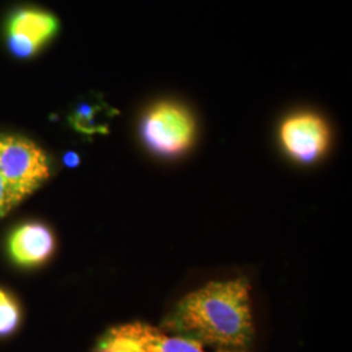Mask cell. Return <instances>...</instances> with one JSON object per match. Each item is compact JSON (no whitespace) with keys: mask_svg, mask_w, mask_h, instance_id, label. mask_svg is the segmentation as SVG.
<instances>
[{"mask_svg":"<svg viewBox=\"0 0 352 352\" xmlns=\"http://www.w3.org/2000/svg\"><path fill=\"white\" fill-rule=\"evenodd\" d=\"M250 282H213L176 304L164 321L168 334L217 350H245L253 337Z\"/></svg>","mask_w":352,"mask_h":352,"instance_id":"1","label":"cell"},{"mask_svg":"<svg viewBox=\"0 0 352 352\" xmlns=\"http://www.w3.org/2000/svg\"><path fill=\"white\" fill-rule=\"evenodd\" d=\"M0 174L19 205L50 177V162L36 142L0 136Z\"/></svg>","mask_w":352,"mask_h":352,"instance_id":"2","label":"cell"},{"mask_svg":"<svg viewBox=\"0 0 352 352\" xmlns=\"http://www.w3.org/2000/svg\"><path fill=\"white\" fill-rule=\"evenodd\" d=\"M141 136L155 154L176 157L190 146L195 138V122L183 106L173 102H161L144 116Z\"/></svg>","mask_w":352,"mask_h":352,"instance_id":"3","label":"cell"},{"mask_svg":"<svg viewBox=\"0 0 352 352\" xmlns=\"http://www.w3.org/2000/svg\"><path fill=\"white\" fill-rule=\"evenodd\" d=\"M280 141L291 158L302 164L318 160L329 144L327 123L315 113H296L280 126Z\"/></svg>","mask_w":352,"mask_h":352,"instance_id":"4","label":"cell"},{"mask_svg":"<svg viewBox=\"0 0 352 352\" xmlns=\"http://www.w3.org/2000/svg\"><path fill=\"white\" fill-rule=\"evenodd\" d=\"M58 26L51 13L32 8L16 11L7 26L10 51L20 59L30 58L55 36Z\"/></svg>","mask_w":352,"mask_h":352,"instance_id":"5","label":"cell"},{"mask_svg":"<svg viewBox=\"0 0 352 352\" xmlns=\"http://www.w3.org/2000/svg\"><path fill=\"white\" fill-rule=\"evenodd\" d=\"M55 250L50 228L38 222H28L14 228L8 239V253L14 264L33 267L46 263Z\"/></svg>","mask_w":352,"mask_h":352,"instance_id":"6","label":"cell"},{"mask_svg":"<svg viewBox=\"0 0 352 352\" xmlns=\"http://www.w3.org/2000/svg\"><path fill=\"white\" fill-rule=\"evenodd\" d=\"M119 329L135 340L141 352H206L205 346L195 340L168 334L142 322H131ZM215 352H248L247 350H217Z\"/></svg>","mask_w":352,"mask_h":352,"instance_id":"7","label":"cell"},{"mask_svg":"<svg viewBox=\"0 0 352 352\" xmlns=\"http://www.w3.org/2000/svg\"><path fill=\"white\" fill-rule=\"evenodd\" d=\"M104 103H80L69 118V122L76 131L84 135H97L107 132V118L113 115Z\"/></svg>","mask_w":352,"mask_h":352,"instance_id":"8","label":"cell"},{"mask_svg":"<svg viewBox=\"0 0 352 352\" xmlns=\"http://www.w3.org/2000/svg\"><path fill=\"white\" fill-rule=\"evenodd\" d=\"M21 321L20 305L10 292L0 289V337L13 334Z\"/></svg>","mask_w":352,"mask_h":352,"instance_id":"9","label":"cell"},{"mask_svg":"<svg viewBox=\"0 0 352 352\" xmlns=\"http://www.w3.org/2000/svg\"><path fill=\"white\" fill-rule=\"evenodd\" d=\"M96 352H141L135 340L126 337L119 327L110 329L102 337Z\"/></svg>","mask_w":352,"mask_h":352,"instance_id":"10","label":"cell"},{"mask_svg":"<svg viewBox=\"0 0 352 352\" xmlns=\"http://www.w3.org/2000/svg\"><path fill=\"white\" fill-rule=\"evenodd\" d=\"M16 206V202L13 200L12 195L7 187L3 176L0 174V217L10 213Z\"/></svg>","mask_w":352,"mask_h":352,"instance_id":"11","label":"cell"},{"mask_svg":"<svg viewBox=\"0 0 352 352\" xmlns=\"http://www.w3.org/2000/svg\"><path fill=\"white\" fill-rule=\"evenodd\" d=\"M80 162V160H78V155L75 154V153H68V154H65V157H64V164H67L68 167H76L77 164Z\"/></svg>","mask_w":352,"mask_h":352,"instance_id":"12","label":"cell"}]
</instances>
